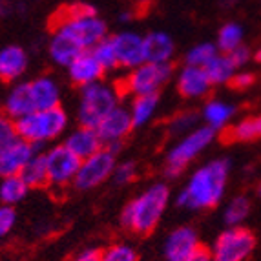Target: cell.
Listing matches in <instances>:
<instances>
[{
  "label": "cell",
  "mask_w": 261,
  "mask_h": 261,
  "mask_svg": "<svg viewBox=\"0 0 261 261\" xmlns=\"http://www.w3.org/2000/svg\"><path fill=\"white\" fill-rule=\"evenodd\" d=\"M230 161L225 157L205 163L188 177L183 190L177 194V205L187 210H208L218 206L225 196Z\"/></svg>",
  "instance_id": "cell-1"
},
{
  "label": "cell",
  "mask_w": 261,
  "mask_h": 261,
  "mask_svg": "<svg viewBox=\"0 0 261 261\" xmlns=\"http://www.w3.org/2000/svg\"><path fill=\"white\" fill-rule=\"evenodd\" d=\"M170 203L166 183H153L128 203L121 212V225L135 234H150L159 225Z\"/></svg>",
  "instance_id": "cell-2"
},
{
  "label": "cell",
  "mask_w": 261,
  "mask_h": 261,
  "mask_svg": "<svg viewBox=\"0 0 261 261\" xmlns=\"http://www.w3.org/2000/svg\"><path fill=\"white\" fill-rule=\"evenodd\" d=\"M55 26H62L84 49H92L108 37V26L95 8L84 2L66 6L55 15Z\"/></svg>",
  "instance_id": "cell-3"
},
{
  "label": "cell",
  "mask_w": 261,
  "mask_h": 261,
  "mask_svg": "<svg viewBox=\"0 0 261 261\" xmlns=\"http://www.w3.org/2000/svg\"><path fill=\"white\" fill-rule=\"evenodd\" d=\"M119 105H121V88L105 83V81H97L93 84L83 86L77 105L79 124L97 128L99 122Z\"/></svg>",
  "instance_id": "cell-4"
},
{
  "label": "cell",
  "mask_w": 261,
  "mask_h": 261,
  "mask_svg": "<svg viewBox=\"0 0 261 261\" xmlns=\"http://www.w3.org/2000/svg\"><path fill=\"white\" fill-rule=\"evenodd\" d=\"M68 124H70V117L66 110L57 106L49 110H35L17 119V132L20 139L28 141L33 146H39V144L59 139L62 134H66Z\"/></svg>",
  "instance_id": "cell-5"
},
{
  "label": "cell",
  "mask_w": 261,
  "mask_h": 261,
  "mask_svg": "<svg viewBox=\"0 0 261 261\" xmlns=\"http://www.w3.org/2000/svg\"><path fill=\"white\" fill-rule=\"evenodd\" d=\"M218 132L212 130L208 126H197L192 132L185 134L177 143L170 148L168 155H166L165 163V175L166 177H179L183 174L187 166L192 161H196L201 153L208 148L210 144L214 143Z\"/></svg>",
  "instance_id": "cell-6"
},
{
  "label": "cell",
  "mask_w": 261,
  "mask_h": 261,
  "mask_svg": "<svg viewBox=\"0 0 261 261\" xmlns=\"http://www.w3.org/2000/svg\"><path fill=\"white\" fill-rule=\"evenodd\" d=\"M174 75V68L170 62H143L128 70L126 77L122 79V92L130 93L132 97L137 95H155L163 86L168 83Z\"/></svg>",
  "instance_id": "cell-7"
},
{
  "label": "cell",
  "mask_w": 261,
  "mask_h": 261,
  "mask_svg": "<svg viewBox=\"0 0 261 261\" xmlns=\"http://www.w3.org/2000/svg\"><path fill=\"white\" fill-rule=\"evenodd\" d=\"M256 248V236L245 226H228L214 241V261H247Z\"/></svg>",
  "instance_id": "cell-8"
},
{
  "label": "cell",
  "mask_w": 261,
  "mask_h": 261,
  "mask_svg": "<svg viewBox=\"0 0 261 261\" xmlns=\"http://www.w3.org/2000/svg\"><path fill=\"white\" fill-rule=\"evenodd\" d=\"M117 165V153L110 148H100L93 155L86 157L81 161L79 172L75 175L73 187L79 190H93V188L100 187L106 183L108 179H112L113 170Z\"/></svg>",
  "instance_id": "cell-9"
},
{
  "label": "cell",
  "mask_w": 261,
  "mask_h": 261,
  "mask_svg": "<svg viewBox=\"0 0 261 261\" xmlns=\"http://www.w3.org/2000/svg\"><path fill=\"white\" fill-rule=\"evenodd\" d=\"M46 155V166H48V185L55 188H64L68 185H73L75 175L81 166V157H77L64 143L57 144L48 152Z\"/></svg>",
  "instance_id": "cell-10"
},
{
  "label": "cell",
  "mask_w": 261,
  "mask_h": 261,
  "mask_svg": "<svg viewBox=\"0 0 261 261\" xmlns=\"http://www.w3.org/2000/svg\"><path fill=\"white\" fill-rule=\"evenodd\" d=\"M134 128L135 126H134V119H132L130 108L124 105H119L117 108L112 110V112L99 122V126H97L95 130L106 148L113 150V152L117 153L119 148H121L122 141L126 139Z\"/></svg>",
  "instance_id": "cell-11"
},
{
  "label": "cell",
  "mask_w": 261,
  "mask_h": 261,
  "mask_svg": "<svg viewBox=\"0 0 261 261\" xmlns=\"http://www.w3.org/2000/svg\"><path fill=\"white\" fill-rule=\"evenodd\" d=\"M112 37L115 55H117V66L121 70H132L135 66L146 62V51H144V37L137 31L124 30Z\"/></svg>",
  "instance_id": "cell-12"
},
{
  "label": "cell",
  "mask_w": 261,
  "mask_h": 261,
  "mask_svg": "<svg viewBox=\"0 0 261 261\" xmlns=\"http://www.w3.org/2000/svg\"><path fill=\"white\" fill-rule=\"evenodd\" d=\"M199 247V236L192 226H177L166 236L163 254L166 261H190Z\"/></svg>",
  "instance_id": "cell-13"
},
{
  "label": "cell",
  "mask_w": 261,
  "mask_h": 261,
  "mask_svg": "<svg viewBox=\"0 0 261 261\" xmlns=\"http://www.w3.org/2000/svg\"><path fill=\"white\" fill-rule=\"evenodd\" d=\"M175 84H177V92L181 93V97L190 100H197L206 97L214 86L208 73L205 71V68L188 66V64H185L179 70Z\"/></svg>",
  "instance_id": "cell-14"
},
{
  "label": "cell",
  "mask_w": 261,
  "mask_h": 261,
  "mask_svg": "<svg viewBox=\"0 0 261 261\" xmlns=\"http://www.w3.org/2000/svg\"><path fill=\"white\" fill-rule=\"evenodd\" d=\"M35 152V146L20 137L0 146V179L20 174Z\"/></svg>",
  "instance_id": "cell-15"
},
{
  "label": "cell",
  "mask_w": 261,
  "mask_h": 261,
  "mask_svg": "<svg viewBox=\"0 0 261 261\" xmlns=\"http://www.w3.org/2000/svg\"><path fill=\"white\" fill-rule=\"evenodd\" d=\"M84 48L62 26H53L51 37L48 42L49 59L61 68H68L77 59Z\"/></svg>",
  "instance_id": "cell-16"
},
{
  "label": "cell",
  "mask_w": 261,
  "mask_h": 261,
  "mask_svg": "<svg viewBox=\"0 0 261 261\" xmlns=\"http://www.w3.org/2000/svg\"><path fill=\"white\" fill-rule=\"evenodd\" d=\"M66 71H68V77H70L71 83L79 88L93 84V83H97V81H102V77H105V73H106V70L95 59L92 49H84V51L66 68Z\"/></svg>",
  "instance_id": "cell-17"
},
{
  "label": "cell",
  "mask_w": 261,
  "mask_h": 261,
  "mask_svg": "<svg viewBox=\"0 0 261 261\" xmlns=\"http://www.w3.org/2000/svg\"><path fill=\"white\" fill-rule=\"evenodd\" d=\"M30 66V57L26 49L17 44H8L0 49V81L18 83Z\"/></svg>",
  "instance_id": "cell-18"
},
{
  "label": "cell",
  "mask_w": 261,
  "mask_h": 261,
  "mask_svg": "<svg viewBox=\"0 0 261 261\" xmlns=\"http://www.w3.org/2000/svg\"><path fill=\"white\" fill-rule=\"evenodd\" d=\"M64 144L81 159H86V157L99 152L100 148H105V144L100 141L95 128L81 126V124H79V128H75L66 135Z\"/></svg>",
  "instance_id": "cell-19"
},
{
  "label": "cell",
  "mask_w": 261,
  "mask_h": 261,
  "mask_svg": "<svg viewBox=\"0 0 261 261\" xmlns=\"http://www.w3.org/2000/svg\"><path fill=\"white\" fill-rule=\"evenodd\" d=\"M30 90L35 110H49L61 106V86L49 75H42L30 81Z\"/></svg>",
  "instance_id": "cell-20"
},
{
  "label": "cell",
  "mask_w": 261,
  "mask_h": 261,
  "mask_svg": "<svg viewBox=\"0 0 261 261\" xmlns=\"http://www.w3.org/2000/svg\"><path fill=\"white\" fill-rule=\"evenodd\" d=\"M236 115V106L226 102L223 99H210L206 100L203 108H201L199 117L203 121V124L212 130L219 132L223 128H226L232 122Z\"/></svg>",
  "instance_id": "cell-21"
},
{
  "label": "cell",
  "mask_w": 261,
  "mask_h": 261,
  "mask_svg": "<svg viewBox=\"0 0 261 261\" xmlns=\"http://www.w3.org/2000/svg\"><path fill=\"white\" fill-rule=\"evenodd\" d=\"M4 112L8 113L9 117H13L15 121L28 115V113L35 112L30 83H15L11 86V90L8 92L4 100Z\"/></svg>",
  "instance_id": "cell-22"
},
{
  "label": "cell",
  "mask_w": 261,
  "mask_h": 261,
  "mask_svg": "<svg viewBox=\"0 0 261 261\" xmlns=\"http://www.w3.org/2000/svg\"><path fill=\"white\" fill-rule=\"evenodd\" d=\"M144 51H146V61L166 64L174 59V39L165 31H150L148 35H144Z\"/></svg>",
  "instance_id": "cell-23"
},
{
  "label": "cell",
  "mask_w": 261,
  "mask_h": 261,
  "mask_svg": "<svg viewBox=\"0 0 261 261\" xmlns=\"http://www.w3.org/2000/svg\"><path fill=\"white\" fill-rule=\"evenodd\" d=\"M128 108H130L132 119H134V126L135 128L144 126V124H148L152 121L157 108H159V93H155V95L134 97Z\"/></svg>",
  "instance_id": "cell-24"
},
{
  "label": "cell",
  "mask_w": 261,
  "mask_h": 261,
  "mask_svg": "<svg viewBox=\"0 0 261 261\" xmlns=\"http://www.w3.org/2000/svg\"><path fill=\"white\" fill-rule=\"evenodd\" d=\"M18 175L26 181V185L30 188L46 187V185H48V166H46V155L40 153V152H35Z\"/></svg>",
  "instance_id": "cell-25"
},
{
  "label": "cell",
  "mask_w": 261,
  "mask_h": 261,
  "mask_svg": "<svg viewBox=\"0 0 261 261\" xmlns=\"http://www.w3.org/2000/svg\"><path fill=\"white\" fill-rule=\"evenodd\" d=\"M31 188L26 185V181L20 175H9V177H2L0 181V203L2 205H18L20 201L26 199L28 192Z\"/></svg>",
  "instance_id": "cell-26"
},
{
  "label": "cell",
  "mask_w": 261,
  "mask_h": 261,
  "mask_svg": "<svg viewBox=\"0 0 261 261\" xmlns=\"http://www.w3.org/2000/svg\"><path fill=\"white\" fill-rule=\"evenodd\" d=\"M205 71L208 73L212 84H230L232 79H234L238 68L234 66V62L228 59L226 53H219L218 57H214L212 61L205 66Z\"/></svg>",
  "instance_id": "cell-27"
},
{
  "label": "cell",
  "mask_w": 261,
  "mask_h": 261,
  "mask_svg": "<svg viewBox=\"0 0 261 261\" xmlns=\"http://www.w3.org/2000/svg\"><path fill=\"white\" fill-rule=\"evenodd\" d=\"M250 208L252 203L247 196H234L223 210V221L226 226H241L250 216Z\"/></svg>",
  "instance_id": "cell-28"
},
{
  "label": "cell",
  "mask_w": 261,
  "mask_h": 261,
  "mask_svg": "<svg viewBox=\"0 0 261 261\" xmlns=\"http://www.w3.org/2000/svg\"><path fill=\"white\" fill-rule=\"evenodd\" d=\"M228 134H230V139L240 141V143H250V141L261 139V113L248 115V117L238 121Z\"/></svg>",
  "instance_id": "cell-29"
},
{
  "label": "cell",
  "mask_w": 261,
  "mask_h": 261,
  "mask_svg": "<svg viewBox=\"0 0 261 261\" xmlns=\"http://www.w3.org/2000/svg\"><path fill=\"white\" fill-rule=\"evenodd\" d=\"M218 44L214 42H199L196 44L194 48H190L185 55V64L188 66H199V68H205L214 57L219 55Z\"/></svg>",
  "instance_id": "cell-30"
},
{
  "label": "cell",
  "mask_w": 261,
  "mask_h": 261,
  "mask_svg": "<svg viewBox=\"0 0 261 261\" xmlns=\"http://www.w3.org/2000/svg\"><path fill=\"white\" fill-rule=\"evenodd\" d=\"M218 48L221 53H228L243 44V28L238 22H228L218 33Z\"/></svg>",
  "instance_id": "cell-31"
},
{
  "label": "cell",
  "mask_w": 261,
  "mask_h": 261,
  "mask_svg": "<svg viewBox=\"0 0 261 261\" xmlns=\"http://www.w3.org/2000/svg\"><path fill=\"white\" fill-rule=\"evenodd\" d=\"M92 53L95 55L97 61L102 64L106 71H112V70H117V55H115V48H113V42H112V37H106L102 39L100 42H97L95 46L92 48Z\"/></svg>",
  "instance_id": "cell-32"
},
{
  "label": "cell",
  "mask_w": 261,
  "mask_h": 261,
  "mask_svg": "<svg viewBox=\"0 0 261 261\" xmlns=\"http://www.w3.org/2000/svg\"><path fill=\"white\" fill-rule=\"evenodd\" d=\"M100 261H137V252L132 245L113 243L100 252Z\"/></svg>",
  "instance_id": "cell-33"
},
{
  "label": "cell",
  "mask_w": 261,
  "mask_h": 261,
  "mask_svg": "<svg viewBox=\"0 0 261 261\" xmlns=\"http://www.w3.org/2000/svg\"><path fill=\"white\" fill-rule=\"evenodd\" d=\"M137 177V165L134 161H121L115 165L113 170V183L119 185V187H124V185H130Z\"/></svg>",
  "instance_id": "cell-34"
},
{
  "label": "cell",
  "mask_w": 261,
  "mask_h": 261,
  "mask_svg": "<svg viewBox=\"0 0 261 261\" xmlns=\"http://www.w3.org/2000/svg\"><path fill=\"white\" fill-rule=\"evenodd\" d=\"M18 137L17 132V121L9 117L6 112H0V146L11 143Z\"/></svg>",
  "instance_id": "cell-35"
},
{
  "label": "cell",
  "mask_w": 261,
  "mask_h": 261,
  "mask_svg": "<svg viewBox=\"0 0 261 261\" xmlns=\"http://www.w3.org/2000/svg\"><path fill=\"white\" fill-rule=\"evenodd\" d=\"M17 225V210L11 205L0 203V238H6Z\"/></svg>",
  "instance_id": "cell-36"
},
{
  "label": "cell",
  "mask_w": 261,
  "mask_h": 261,
  "mask_svg": "<svg viewBox=\"0 0 261 261\" xmlns=\"http://www.w3.org/2000/svg\"><path fill=\"white\" fill-rule=\"evenodd\" d=\"M197 115L196 113H181V115H177V117L172 121V132L174 134H188V132H192L194 128H197Z\"/></svg>",
  "instance_id": "cell-37"
},
{
  "label": "cell",
  "mask_w": 261,
  "mask_h": 261,
  "mask_svg": "<svg viewBox=\"0 0 261 261\" xmlns=\"http://www.w3.org/2000/svg\"><path fill=\"white\" fill-rule=\"evenodd\" d=\"M226 55H228V59L234 62V66L238 68V70L245 68L248 62L252 61V51H250L247 46H243V44H241V46H238L236 49H232V51H228Z\"/></svg>",
  "instance_id": "cell-38"
},
{
  "label": "cell",
  "mask_w": 261,
  "mask_h": 261,
  "mask_svg": "<svg viewBox=\"0 0 261 261\" xmlns=\"http://www.w3.org/2000/svg\"><path fill=\"white\" fill-rule=\"evenodd\" d=\"M230 84L236 88V90H247V88H250L254 84V75L250 73V71L238 70Z\"/></svg>",
  "instance_id": "cell-39"
},
{
  "label": "cell",
  "mask_w": 261,
  "mask_h": 261,
  "mask_svg": "<svg viewBox=\"0 0 261 261\" xmlns=\"http://www.w3.org/2000/svg\"><path fill=\"white\" fill-rule=\"evenodd\" d=\"M100 252L102 250L99 248H86V250H81L73 261H100Z\"/></svg>",
  "instance_id": "cell-40"
},
{
  "label": "cell",
  "mask_w": 261,
  "mask_h": 261,
  "mask_svg": "<svg viewBox=\"0 0 261 261\" xmlns=\"http://www.w3.org/2000/svg\"><path fill=\"white\" fill-rule=\"evenodd\" d=\"M190 261H214V257H212V252H210V248L199 247L197 248V252L192 256Z\"/></svg>",
  "instance_id": "cell-41"
},
{
  "label": "cell",
  "mask_w": 261,
  "mask_h": 261,
  "mask_svg": "<svg viewBox=\"0 0 261 261\" xmlns=\"http://www.w3.org/2000/svg\"><path fill=\"white\" fill-rule=\"evenodd\" d=\"M11 11H13V6L8 4V2H0V15L2 17H8Z\"/></svg>",
  "instance_id": "cell-42"
},
{
  "label": "cell",
  "mask_w": 261,
  "mask_h": 261,
  "mask_svg": "<svg viewBox=\"0 0 261 261\" xmlns=\"http://www.w3.org/2000/svg\"><path fill=\"white\" fill-rule=\"evenodd\" d=\"M132 18H134V15H132V11H122L121 17H119V20L122 22V24H126V22H130Z\"/></svg>",
  "instance_id": "cell-43"
},
{
  "label": "cell",
  "mask_w": 261,
  "mask_h": 261,
  "mask_svg": "<svg viewBox=\"0 0 261 261\" xmlns=\"http://www.w3.org/2000/svg\"><path fill=\"white\" fill-rule=\"evenodd\" d=\"M252 59H254V61H256V62H261V48L257 49L256 53H254V55H252Z\"/></svg>",
  "instance_id": "cell-44"
},
{
  "label": "cell",
  "mask_w": 261,
  "mask_h": 261,
  "mask_svg": "<svg viewBox=\"0 0 261 261\" xmlns=\"http://www.w3.org/2000/svg\"><path fill=\"white\" fill-rule=\"evenodd\" d=\"M139 2H141V4H152L153 0H139Z\"/></svg>",
  "instance_id": "cell-45"
},
{
  "label": "cell",
  "mask_w": 261,
  "mask_h": 261,
  "mask_svg": "<svg viewBox=\"0 0 261 261\" xmlns=\"http://www.w3.org/2000/svg\"><path fill=\"white\" fill-rule=\"evenodd\" d=\"M226 4H236V2H240V0H225Z\"/></svg>",
  "instance_id": "cell-46"
},
{
  "label": "cell",
  "mask_w": 261,
  "mask_h": 261,
  "mask_svg": "<svg viewBox=\"0 0 261 261\" xmlns=\"http://www.w3.org/2000/svg\"><path fill=\"white\" fill-rule=\"evenodd\" d=\"M257 196L261 197V185H259V187H257Z\"/></svg>",
  "instance_id": "cell-47"
}]
</instances>
